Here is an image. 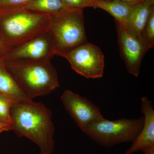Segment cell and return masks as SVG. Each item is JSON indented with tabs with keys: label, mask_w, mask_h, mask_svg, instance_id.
Returning a JSON list of instances; mask_svg holds the SVG:
<instances>
[{
	"label": "cell",
	"mask_w": 154,
	"mask_h": 154,
	"mask_svg": "<svg viewBox=\"0 0 154 154\" xmlns=\"http://www.w3.org/2000/svg\"><path fill=\"white\" fill-rule=\"evenodd\" d=\"M12 130L36 143L41 153L52 154L54 126L52 113L40 102L33 100L15 102L11 111Z\"/></svg>",
	"instance_id": "cell-1"
},
{
	"label": "cell",
	"mask_w": 154,
	"mask_h": 154,
	"mask_svg": "<svg viewBox=\"0 0 154 154\" xmlns=\"http://www.w3.org/2000/svg\"><path fill=\"white\" fill-rule=\"evenodd\" d=\"M52 16L23 8L0 9V35L6 51L48 32Z\"/></svg>",
	"instance_id": "cell-2"
},
{
	"label": "cell",
	"mask_w": 154,
	"mask_h": 154,
	"mask_svg": "<svg viewBox=\"0 0 154 154\" xmlns=\"http://www.w3.org/2000/svg\"><path fill=\"white\" fill-rule=\"evenodd\" d=\"M2 60L19 88L30 99L47 95L59 87L57 72L50 60Z\"/></svg>",
	"instance_id": "cell-3"
},
{
	"label": "cell",
	"mask_w": 154,
	"mask_h": 154,
	"mask_svg": "<svg viewBox=\"0 0 154 154\" xmlns=\"http://www.w3.org/2000/svg\"><path fill=\"white\" fill-rule=\"evenodd\" d=\"M83 10L71 9L52 15L48 32L54 42L56 55L63 57L72 49L88 41Z\"/></svg>",
	"instance_id": "cell-4"
},
{
	"label": "cell",
	"mask_w": 154,
	"mask_h": 154,
	"mask_svg": "<svg viewBox=\"0 0 154 154\" xmlns=\"http://www.w3.org/2000/svg\"><path fill=\"white\" fill-rule=\"evenodd\" d=\"M143 122V116L134 119L115 120L104 118L90 125L83 132L101 145L110 147L132 142L140 132Z\"/></svg>",
	"instance_id": "cell-5"
},
{
	"label": "cell",
	"mask_w": 154,
	"mask_h": 154,
	"mask_svg": "<svg viewBox=\"0 0 154 154\" xmlns=\"http://www.w3.org/2000/svg\"><path fill=\"white\" fill-rule=\"evenodd\" d=\"M77 73L87 79L102 78L105 68V56L95 45L87 42L63 56Z\"/></svg>",
	"instance_id": "cell-6"
},
{
	"label": "cell",
	"mask_w": 154,
	"mask_h": 154,
	"mask_svg": "<svg viewBox=\"0 0 154 154\" xmlns=\"http://www.w3.org/2000/svg\"><path fill=\"white\" fill-rule=\"evenodd\" d=\"M115 23L121 57L128 72L137 77L144 56L149 49L140 35L126 25Z\"/></svg>",
	"instance_id": "cell-7"
},
{
	"label": "cell",
	"mask_w": 154,
	"mask_h": 154,
	"mask_svg": "<svg viewBox=\"0 0 154 154\" xmlns=\"http://www.w3.org/2000/svg\"><path fill=\"white\" fill-rule=\"evenodd\" d=\"M56 55L54 42L48 31L7 51L3 60H51Z\"/></svg>",
	"instance_id": "cell-8"
},
{
	"label": "cell",
	"mask_w": 154,
	"mask_h": 154,
	"mask_svg": "<svg viewBox=\"0 0 154 154\" xmlns=\"http://www.w3.org/2000/svg\"><path fill=\"white\" fill-rule=\"evenodd\" d=\"M66 110L84 132L88 126L104 118L99 107L85 97L66 90L61 96Z\"/></svg>",
	"instance_id": "cell-9"
},
{
	"label": "cell",
	"mask_w": 154,
	"mask_h": 154,
	"mask_svg": "<svg viewBox=\"0 0 154 154\" xmlns=\"http://www.w3.org/2000/svg\"><path fill=\"white\" fill-rule=\"evenodd\" d=\"M141 110L143 114L142 128L131 146L123 154L141 151L154 152V110L151 101L147 97L141 99Z\"/></svg>",
	"instance_id": "cell-10"
},
{
	"label": "cell",
	"mask_w": 154,
	"mask_h": 154,
	"mask_svg": "<svg viewBox=\"0 0 154 154\" xmlns=\"http://www.w3.org/2000/svg\"><path fill=\"white\" fill-rule=\"evenodd\" d=\"M154 5V0H144L133 6L127 26L141 36Z\"/></svg>",
	"instance_id": "cell-11"
},
{
	"label": "cell",
	"mask_w": 154,
	"mask_h": 154,
	"mask_svg": "<svg viewBox=\"0 0 154 154\" xmlns=\"http://www.w3.org/2000/svg\"><path fill=\"white\" fill-rule=\"evenodd\" d=\"M0 94L10 97L16 102L33 100L28 98L21 91L1 58Z\"/></svg>",
	"instance_id": "cell-12"
},
{
	"label": "cell",
	"mask_w": 154,
	"mask_h": 154,
	"mask_svg": "<svg viewBox=\"0 0 154 154\" xmlns=\"http://www.w3.org/2000/svg\"><path fill=\"white\" fill-rule=\"evenodd\" d=\"M92 7L102 9L115 18V21L126 25L134 5L117 2L91 0Z\"/></svg>",
	"instance_id": "cell-13"
},
{
	"label": "cell",
	"mask_w": 154,
	"mask_h": 154,
	"mask_svg": "<svg viewBox=\"0 0 154 154\" xmlns=\"http://www.w3.org/2000/svg\"><path fill=\"white\" fill-rule=\"evenodd\" d=\"M20 8L51 15L61 14L71 9L63 0H30Z\"/></svg>",
	"instance_id": "cell-14"
},
{
	"label": "cell",
	"mask_w": 154,
	"mask_h": 154,
	"mask_svg": "<svg viewBox=\"0 0 154 154\" xmlns=\"http://www.w3.org/2000/svg\"><path fill=\"white\" fill-rule=\"evenodd\" d=\"M16 102H17L10 97L0 94V123L11 126V111L12 106Z\"/></svg>",
	"instance_id": "cell-15"
},
{
	"label": "cell",
	"mask_w": 154,
	"mask_h": 154,
	"mask_svg": "<svg viewBox=\"0 0 154 154\" xmlns=\"http://www.w3.org/2000/svg\"><path fill=\"white\" fill-rule=\"evenodd\" d=\"M141 36L149 49L154 47V8L151 11L148 19L141 34Z\"/></svg>",
	"instance_id": "cell-16"
},
{
	"label": "cell",
	"mask_w": 154,
	"mask_h": 154,
	"mask_svg": "<svg viewBox=\"0 0 154 154\" xmlns=\"http://www.w3.org/2000/svg\"><path fill=\"white\" fill-rule=\"evenodd\" d=\"M70 8L83 9L92 7L91 0H63Z\"/></svg>",
	"instance_id": "cell-17"
},
{
	"label": "cell",
	"mask_w": 154,
	"mask_h": 154,
	"mask_svg": "<svg viewBox=\"0 0 154 154\" xmlns=\"http://www.w3.org/2000/svg\"><path fill=\"white\" fill-rule=\"evenodd\" d=\"M30 0H0V9L20 8Z\"/></svg>",
	"instance_id": "cell-18"
},
{
	"label": "cell",
	"mask_w": 154,
	"mask_h": 154,
	"mask_svg": "<svg viewBox=\"0 0 154 154\" xmlns=\"http://www.w3.org/2000/svg\"><path fill=\"white\" fill-rule=\"evenodd\" d=\"M99 1H109V2H117L125 3L131 5H134L144 0H99Z\"/></svg>",
	"instance_id": "cell-19"
},
{
	"label": "cell",
	"mask_w": 154,
	"mask_h": 154,
	"mask_svg": "<svg viewBox=\"0 0 154 154\" xmlns=\"http://www.w3.org/2000/svg\"><path fill=\"white\" fill-rule=\"evenodd\" d=\"M12 130V126L9 125L0 123V133L4 131Z\"/></svg>",
	"instance_id": "cell-20"
},
{
	"label": "cell",
	"mask_w": 154,
	"mask_h": 154,
	"mask_svg": "<svg viewBox=\"0 0 154 154\" xmlns=\"http://www.w3.org/2000/svg\"><path fill=\"white\" fill-rule=\"evenodd\" d=\"M6 52L5 48L4 45V43L2 37L0 35V57H2Z\"/></svg>",
	"instance_id": "cell-21"
},
{
	"label": "cell",
	"mask_w": 154,
	"mask_h": 154,
	"mask_svg": "<svg viewBox=\"0 0 154 154\" xmlns=\"http://www.w3.org/2000/svg\"><path fill=\"white\" fill-rule=\"evenodd\" d=\"M143 154H154V152H143Z\"/></svg>",
	"instance_id": "cell-22"
},
{
	"label": "cell",
	"mask_w": 154,
	"mask_h": 154,
	"mask_svg": "<svg viewBox=\"0 0 154 154\" xmlns=\"http://www.w3.org/2000/svg\"><path fill=\"white\" fill-rule=\"evenodd\" d=\"M41 154H46L42 153H41Z\"/></svg>",
	"instance_id": "cell-23"
}]
</instances>
